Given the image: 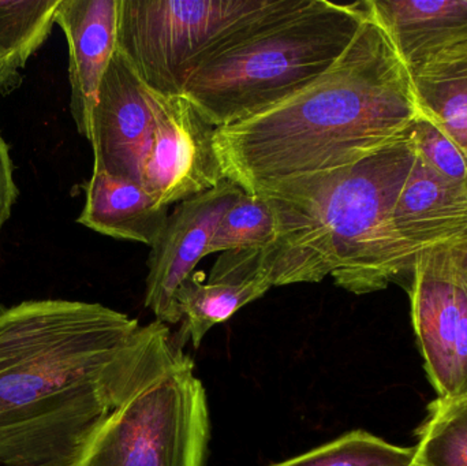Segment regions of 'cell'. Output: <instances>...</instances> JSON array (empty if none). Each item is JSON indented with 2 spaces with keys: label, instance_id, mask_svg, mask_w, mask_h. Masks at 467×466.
Listing matches in <instances>:
<instances>
[{
  "label": "cell",
  "instance_id": "cell-18",
  "mask_svg": "<svg viewBox=\"0 0 467 466\" xmlns=\"http://www.w3.org/2000/svg\"><path fill=\"white\" fill-rule=\"evenodd\" d=\"M276 235L277 219L271 200L263 193L244 192L224 212L205 254L264 248Z\"/></svg>",
  "mask_w": 467,
  "mask_h": 466
},
{
  "label": "cell",
  "instance_id": "cell-23",
  "mask_svg": "<svg viewBox=\"0 0 467 466\" xmlns=\"http://www.w3.org/2000/svg\"><path fill=\"white\" fill-rule=\"evenodd\" d=\"M21 67L14 60L0 57V95H7L22 82Z\"/></svg>",
  "mask_w": 467,
  "mask_h": 466
},
{
  "label": "cell",
  "instance_id": "cell-2",
  "mask_svg": "<svg viewBox=\"0 0 467 466\" xmlns=\"http://www.w3.org/2000/svg\"><path fill=\"white\" fill-rule=\"evenodd\" d=\"M421 117L410 68L367 5L358 32L328 71L216 129L213 145L224 180L255 194L358 163L405 139Z\"/></svg>",
  "mask_w": 467,
  "mask_h": 466
},
{
  "label": "cell",
  "instance_id": "cell-11",
  "mask_svg": "<svg viewBox=\"0 0 467 466\" xmlns=\"http://www.w3.org/2000/svg\"><path fill=\"white\" fill-rule=\"evenodd\" d=\"M119 0H60L55 24L68 43L70 109L79 134L90 139L99 89L117 51Z\"/></svg>",
  "mask_w": 467,
  "mask_h": 466
},
{
  "label": "cell",
  "instance_id": "cell-20",
  "mask_svg": "<svg viewBox=\"0 0 467 466\" xmlns=\"http://www.w3.org/2000/svg\"><path fill=\"white\" fill-rule=\"evenodd\" d=\"M416 448H400L367 431H351L272 466H411Z\"/></svg>",
  "mask_w": 467,
  "mask_h": 466
},
{
  "label": "cell",
  "instance_id": "cell-17",
  "mask_svg": "<svg viewBox=\"0 0 467 466\" xmlns=\"http://www.w3.org/2000/svg\"><path fill=\"white\" fill-rule=\"evenodd\" d=\"M417 437L420 466H467V396L435 399Z\"/></svg>",
  "mask_w": 467,
  "mask_h": 466
},
{
  "label": "cell",
  "instance_id": "cell-22",
  "mask_svg": "<svg viewBox=\"0 0 467 466\" xmlns=\"http://www.w3.org/2000/svg\"><path fill=\"white\" fill-rule=\"evenodd\" d=\"M16 197H18V188L14 181L10 147L0 133V232L5 222L10 219Z\"/></svg>",
  "mask_w": 467,
  "mask_h": 466
},
{
  "label": "cell",
  "instance_id": "cell-12",
  "mask_svg": "<svg viewBox=\"0 0 467 466\" xmlns=\"http://www.w3.org/2000/svg\"><path fill=\"white\" fill-rule=\"evenodd\" d=\"M392 219L414 256L433 249H467V182L441 177L416 155Z\"/></svg>",
  "mask_w": 467,
  "mask_h": 466
},
{
  "label": "cell",
  "instance_id": "cell-7",
  "mask_svg": "<svg viewBox=\"0 0 467 466\" xmlns=\"http://www.w3.org/2000/svg\"><path fill=\"white\" fill-rule=\"evenodd\" d=\"M409 297L417 344L438 399L467 396V249L420 254Z\"/></svg>",
  "mask_w": 467,
  "mask_h": 466
},
{
  "label": "cell",
  "instance_id": "cell-8",
  "mask_svg": "<svg viewBox=\"0 0 467 466\" xmlns=\"http://www.w3.org/2000/svg\"><path fill=\"white\" fill-rule=\"evenodd\" d=\"M155 129L141 171V185L161 207L191 199L224 181L211 125L183 95L147 87Z\"/></svg>",
  "mask_w": 467,
  "mask_h": 466
},
{
  "label": "cell",
  "instance_id": "cell-15",
  "mask_svg": "<svg viewBox=\"0 0 467 466\" xmlns=\"http://www.w3.org/2000/svg\"><path fill=\"white\" fill-rule=\"evenodd\" d=\"M411 76L422 114L467 159V35L431 55Z\"/></svg>",
  "mask_w": 467,
  "mask_h": 466
},
{
  "label": "cell",
  "instance_id": "cell-19",
  "mask_svg": "<svg viewBox=\"0 0 467 466\" xmlns=\"http://www.w3.org/2000/svg\"><path fill=\"white\" fill-rule=\"evenodd\" d=\"M60 0H0V57L19 67L46 43Z\"/></svg>",
  "mask_w": 467,
  "mask_h": 466
},
{
  "label": "cell",
  "instance_id": "cell-9",
  "mask_svg": "<svg viewBox=\"0 0 467 466\" xmlns=\"http://www.w3.org/2000/svg\"><path fill=\"white\" fill-rule=\"evenodd\" d=\"M244 191L232 181L178 202L150 246L148 259L145 306L158 322L177 325L182 315L177 305L178 290L194 273L224 212Z\"/></svg>",
  "mask_w": 467,
  "mask_h": 466
},
{
  "label": "cell",
  "instance_id": "cell-21",
  "mask_svg": "<svg viewBox=\"0 0 467 466\" xmlns=\"http://www.w3.org/2000/svg\"><path fill=\"white\" fill-rule=\"evenodd\" d=\"M417 158L447 180L467 182V159L462 150L424 114L410 130Z\"/></svg>",
  "mask_w": 467,
  "mask_h": 466
},
{
  "label": "cell",
  "instance_id": "cell-16",
  "mask_svg": "<svg viewBox=\"0 0 467 466\" xmlns=\"http://www.w3.org/2000/svg\"><path fill=\"white\" fill-rule=\"evenodd\" d=\"M271 287L263 278H210L205 282L204 273L194 271L177 295L183 322L182 344L191 341L199 349L211 328L227 322L239 309L263 297Z\"/></svg>",
  "mask_w": 467,
  "mask_h": 466
},
{
  "label": "cell",
  "instance_id": "cell-10",
  "mask_svg": "<svg viewBox=\"0 0 467 466\" xmlns=\"http://www.w3.org/2000/svg\"><path fill=\"white\" fill-rule=\"evenodd\" d=\"M155 117L147 85L122 52L115 51L92 114L93 170L141 183Z\"/></svg>",
  "mask_w": 467,
  "mask_h": 466
},
{
  "label": "cell",
  "instance_id": "cell-13",
  "mask_svg": "<svg viewBox=\"0 0 467 466\" xmlns=\"http://www.w3.org/2000/svg\"><path fill=\"white\" fill-rule=\"evenodd\" d=\"M410 71L467 35V0H367Z\"/></svg>",
  "mask_w": 467,
  "mask_h": 466
},
{
  "label": "cell",
  "instance_id": "cell-14",
  "mask_svg": "<svg viewBox=\"0 0 467 466\" xmlns=\"http://www.w3.org/2000/svg\"><path fill=\"white\" fill-rule=\"evenodd\" d=\"M84 210L77 222L118 240L152 246L169 216L141 183L95 171L85 185Z\"/></svg>",
  "mask_w": 467,
  "mask_h": 466
},
{
  "label": "cell",
  "instance_id": "cell-1",
  "mask_svg": "<svg viewBox=\"0 0 467 466\" xmlns=\"http://www.w3.org/2000/svg\"><path fill=\"white\" fill-rule=\"evenodd\" d=\"M181 353L169 326L101 304L2 306L0 465H78L112 412Z\"/></svg>",
  "mask_w": 467,
  "mask_h": 466
},
{
  "label": "cell",
  "instance_id": "cell-6",
  "mask_svg": "<svg viewBox=\"0 0 467 466\" xmlns=\"http://www.w3.org/2000/svg\"><path fill=\"white\" fill-rule=\"evenodd\" d=\"M210 412L185 353L112 412L77 466H204Z\"/></svg>",
  "mask_w": 467,
  "mask_h": 466
},
{
  "label": "cell",
  "instance_id": "cell-3",
  "mask_svg": "<svg viewBox=\"0 0 467 466\" xmlns=\"http://www.w3.org/2000/svg\"><path fill=\"white\" fill-rule=\"evenodd\" d=\"M414 161L409 133L358 163L260 192L274 205L277 235L252 249L258 275L272 287L331 276L342 289L368 295L410 274L416 256L392 218Z\"/></svg>",
  "mask_w": 467,
  "mask_h": 466
},
{
  "label": "cell",
  "instance_id": "cell-4",
  "mask_svg": "<svg viewBox=\"0 0 467 466\" xmlns=\"http://www.w3.org/2000/svg\"><path fill=\"white\" fill-rule=\"evenodd\" d=\"M365 16V2L293 0L252 35L202 62L182 95L216 128L252 117L328 71Z\"/></svg>",
  "mask_w": 467,
  "mask_h": 466
},
{
  "label": "cell",
  "instance_id": "cell-24",
  "mask_svg": "<svg viewBox=\"0 0 467 466\" xmlns=\"http://www.w3.org/2000/svg\"><path fill=\"white\" fill-rule=\"evenodd\" d=\"M411 466H420V465H419V464H417V462H416V461H414V464H413V465H411Z\"/></svg>",
  "mask_w": 467,
  "mask_h": 466
},
{
  "label": "cell",
  "instance_id": "cell-5",
  "mask_svg": "<svg viewBox=\"0 0 467 466\" xmlns=\"http://www.w3.org/2000/svg\"><path fill=\"white\" fill-rule=\"evenodd\" d=\"M291 0H119L117 49L141 81L182 95L208 57L263 26Z\"/></svg>",
  "mask_w": 467,
  "mask_h": 466
}]
</instances>
